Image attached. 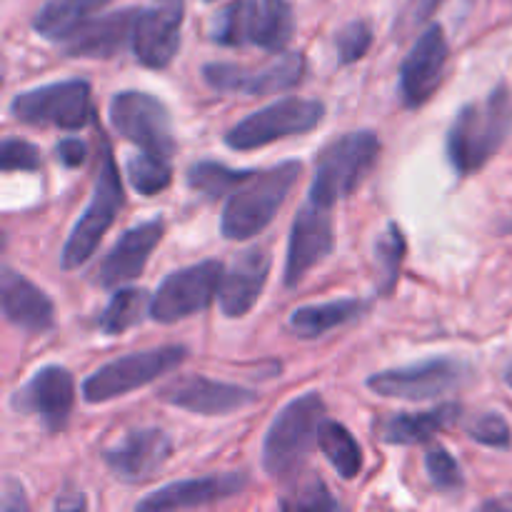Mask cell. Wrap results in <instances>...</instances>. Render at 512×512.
<instances>
[{"mask_svg":"<svg viewBox=\"0 0 512 512\" xmlns=\"http://www.w3.org/2000/svg\"><path fill=\"white\" fill-rule=\"evenodd\" d=\"M512 133V93L505 83L495 85L485 100L458 110L445 138V153L458 175L485 168Z\"/></svg>","mask_w":512,"mask_h":512,"instance_id":"6da1fadb","label":"cell"},{"mask_svg":"<svg viewBox=\"0 0 512 512\" xmlns=\"http://www.w3.org/2000/svg\"><path fill=\"white\" fill-rule=\"evenodd\" d=\"M300 173L303 163L298 160H285L268 170H255L240 188L230 193L220 218V233L228 240H248L263 233L278 215L280 205L288 200Z\"/></svg>","mask_w":512,"mask_h":512,"instance_id":"7a4b0ae2","label":"cell"},{"mask_svg":"<svg viewBox=\"0 0 512 512\" xmlns=\"http://www.w3.org/2000/svg\"><path fill=\"white\" fill-rule=\"evenodd\" d=\"M325 403L318 393H305L285 405L270 423L263 440V470L273 480H293L308 463Z\"/></svg>","mask_w":512,"mask_h":512,"instance_id":"3957f363","label":"cell"},{"mask_svg":"<svg viewBox=\"0 0 512 512\" xmlns=\"http://www.w3.org/2000/svg\"><path fill=\"white\" fill-rule=\"evenodd\" d=\"M98 143L100 155L98 170H95L93 198H90L88 208H85V213L80 215V220L75 223V228L70 230L68 240H65L63 253H60V265H63V270H75L83 263H88L90 255L95 253V248L100 245L103 235L108 233L110 225L115 223V218H118L120 208H123L125 203L118 165H115L113 160V148H110L103 130H100L98 135Z\"/></svg>","mask_w":512,"mask_h":512,"instance_id":"277c9868","label":"cell"},{"mask_svg":"<svg viewBox=\"0 0 512 512\" xmlns=\"http://www.w3.org/2000/svg\"><path fill=\"white\" fill-rule=\"evenodd\" d=\"M295 35V15L288 0H230L215 18L213 40L228 48H255L280 53Z\"/></svg>","mask_w":512,"mask_h":512,"instance_id":"5b68a950","label":"cell"},{"mask_svg":"<svg viewBox=\"0 0 512 512\" xmlns=\"http://www.w3.org/2000/svg\"><path fill=\"white\" fill-rule=\"evenodd\" d=\"M380 158V138L373 130H353L343 138L333 140L320 153L318 170L308 190L310 200L330 205L355 193L360 183L368 178Z\"/></svg>","mask_w":512,"mask_h":512,"instance_id":"8992f818","label":"cell"},{"mask_svg":"<svg viewBox=\"0 0 512 512\" xmlns=\"http://www.w3.org/2000/svg\"><path fill=\"white\" fill-rule=\"evenodd\" d=\"M188 358L185 345H163V348L140 350V353L123 355L110 363L100 365L95 373L83 380V400L85 403H108V400L123 398L133 390L145 388L160 375L170 373Z\"/></svg>","mask_w":512,"mask_h":512,"instance_id":"52a82bcc","label":"cell"},{"mask_svg":"<svg viewBox=\"0 0 512 512\" xmlns=\"http://www.w3.org/2000/svg\"><path fill=\"white\" fill-rule=\"evenodd\" d=\"M10 115L18 123L35 125V128L80 130L93 118L90 83L73 78L25 90L13 98Z\"/></svg>","mask_w":512,"mask_h":512,"instance_id":"ba28073f","label":"cell"},{"mask_svg":"<svg viewBox=\"0 0 512 512\" xmlns=\"http://www.w3.org/2000/svg\"><path fill=\"white\" fill-rule=\"evenodd\" d=\"M108 115L110 125L145 153L170 160L178 148L168 105L155 95L143 90H120L110 100Z\"/></svg>","mask_w":512,"mask_h":512,"instance_id":"9c48e42d","label":"cell"},{"mask_svg":"<svg viewBox=\"0 0 512 512\" xmlns=\"http://www.w3.org/2000/svg\"><path fill=\"white\" fill-rule=\"evenodd\" d=\"M325 105L308 98H283L248 115L225 133V145L233 150H255L290 135L310 133L323 120Z\"/></svg>","mask_w":512,"mask_h":512,"instance_id":"30bf717a","label":"cell"},{"mask_svg":"<svg viewBox=\"0 0 512 512\" xmlns=\"http://www.w3.org/2000/svg\"><path fill=\"white\" fill-rule=\"evenodd\" d=\"M223 275L225 268L220 260H203L165 275L150 303V318L155 323L170 325L200 313L218 295Z\"/></svg>","mask_w":512,"mask_h":512,"instance_id":"8fae6325","label":"cell"},{"mask_svg":"<svg viewBox=\"0 0 512 512\" xmlns=\"http://www.w3.org/2000/svg\"><path fill=\"white\" fill-rule=\"evenodd\" d=\"M308 60L303 53H283L265 65L205 63L203 80L218 93L268 95L285 93L303 83Z\"/></svg>","mask_w":512,"mask_h":512,"instance_id":"7c38bea8","label":"cell"},{"mask_svg":"<svg viewBox=\"0 0 512 512\" xmlns=\"http://www.w3.org/2000/svg\"><path fill=\"white\" fill-rule=\"evenodd\" d=\"M465 365L455 358H428L403 368L383 370L368 378V388L383 398L430 400L458 388Z\"/></svg>","mask_w":512,"mask_h":512,"instance_id":"4fadbf2b","label":"cell"},{"mask_svg":"<svg viewBox=\"0 0 512 512\" xmlns=\"http://www.w3.org/2000/svg\"><path fill=\"white\" fill-rule=\"evenodd\" d=\"M335 248L333 233V208L318 203V200H305L300 213L295 215V223L290 228L288 258H285V288H295L300 280L328 258Z\"/></svg>","mask_w":512,"mask_h":512,"instance_id":"5bb4252c","label":"cell"},{"mask_svg":"<svg viewBox=\"0 0 512 512\" xmlns=\"http://www.w3.org/2000/svg\"><path fill=\"white\" fill-rule=\"evenodd\" d=\"M75 403V380L60 365L40 368L23 388L13 393L15 413L35 415L50 433H60L68 425Z\"/></svg>","mask_w":512,"mask_h":512,"instance_id":"9a60e30c","label":"cell"},{"mask_svg":"<svg viewBox=\"0 0 512 512\" xmlns=\"http://www.w3.org/2000/svg\"><path fill=\"white\" fill-rule=\"evenodd\" d=\"M448 55L450 48L445 30L438 23L420 33L400 65V100L405 108H420L433 98L435 90L443 83Z\"/></svg>","mask_w":512,"mask_h":512,"instance_id":"2e32d148","label":"cell"},{"mask_svg":"<svg viewBox=\"0 0 512 512\" xmlns=\"http://www.w3.org/2000/svg\"><path fill=\"white\" fill-rule=\"evenodd\" d=\"M185 0H150L140 8L133 35V53L145 68L163 70L180 48Z\"/></svg>","mask_w":512,"mask_h":512,"instance_id":"e0dca14e","label":"cell"},{"mask_svg":"<svg viewBox=\"0 0 512 512\" xmlns=\"http://www.w3.org/2000/svg\"><path fill=\"white\" fill-rule=\"evenodd\" d=\"M173 455V440L160 428H135L113 448L103 450V463L123 483L155 478Z\"/></svg>","mask_w":512,"mask_h":512,"instance_id":"ac0fdd59","label":"cell"},{"mask_svg":"<svg viewBox=\"0 0 512 512\" xmlns=\"http://www.w3.org/2000/svg\"><path fill=\"white\" fill-rule=\"evenodd\" d=\"M158 398L163 403L183 408L195 415H230L235 410L250 408L258 403V393L240 388L233 383L200 378V375H185L160 388Z\"/></svg>","mask_w":512,"mask_h":512,"instance_id":"d6986e66","label":"cell"},{"mask_svg":"<svg viewBox=\"0 0 512 512\" xmlns=\"http://www.w3.org/2000/svg\"><path fill=\"white\" fill-rule=\"evenodd\" d=\"M165 223L160 218L145 220L133 225L118 238V243L110 248V253L100 260L93 273V283L100 288H118L128 280L138 278L148 265L155 245L163 240Z\"/></svg>","mask_w":512,"mask_h":512,"instance_id":"ffe728a7","label":"cell"},{"mask_svg":"<svg viewBox=\"0 0 512 512\" xmlns=\"http://www.w3.org/2000/svg\"><path fill=\"white\" fill-rule=\"evenodd\" d=\"M273 258L265 248H248L233 260L223 275L218 290V303L228 318H243L258 303L265 283H268Z\"/></svg>","mask_w":512,"mask_h":512,"instance_id":"44dd1931","label":"cell"},{"mask_svg":"<svg viewBox=\"0 0 512 512\" xmlns=\"http://www.w3.org/2000/svg\"><path fill=\"white\" fill-rule=\"evenodd\" d=\"M248 485L245 473H225L208 475V478L178 480L165 488L155 490L148 498L138 503V510H183V508H203V505L220 503V500L235 498L243 493Z\"/></svg>","mask_w":512,"mask_h":512,"instance_id":"7402d4cb","label":"cell"},{"mask_svg":"<svg viewBox=\"0 0 512 512\" xmlns=\"http://www.w3.org/2000/svg\"><path fill=\"white\" fill-rule=\"evenodd\" d=\"M140 8L113 10L100 18H90L75 35L63 43L70 58H113L125 45H133L135 23Z\"/></svg>","mask_w":512,"mask_h":512,"instance_id":"603a6c76","label":"cell"},{"mask_svg":"<svg viewBox=\"0 0 512 512\" xmlns=\"http://www.w3.org/2000/svg\"><path fill=\"white\" fill-rule=\"evenodd\" d=\"M0 305H3V315L15 328L28 330V333L53 330V300L13 268H3V275H0Z\"/></svg>","mask_w":512,"mask_h":512,"instance_id":"cb8c5ba5","label":"cell"},{"mask_svg":"<svg viewBox=\"0 0 512 512\" xmlns=\"http://www.w3.org/2000/svg\"><path fill=\"white\" fill-rule=\"evenodd\" d=\"M463 418V405L443 403L425 413H398L383 420L378 438L390 445H423Z\"/></svg>","mask_w":512,"mask_h":512,"instance_id":"d4e9b609","label":"cell"},{"mask_svg":"<svg viewBox=\"0 0 512 512\" xmlns=\"http://www.w3.org/2000/svg\"><path fill=\"white\" fill-rule=\"evenodd\" d=\"M108 3L113 0H45L35 13L33 30L40 38L65 43Z\"/></svg>","mask_w":512,"mask_h":512,"instance_id":"484cf974","label":"cell"},{"mask_svg":"<svg viewBox=\"0 0 512 512\" xmlns=\"http://www.w3.org/2000/svg\"><path fill=\"white\" fill-rule=\"evenodd\" d=\"M365 310L363 300L355 298H343V300H330V303L320 305H305V308H298L293 315H290V330L295 335L305 340L320 338V335L330 333L333 328H340V325L353 323L355 318H360Z\"/></svg>","mask_w":512,"mask_h":512,"instance_id":"4316f807","label":"cell"},{"mask_svg":"<svg viewBox=\"0 0 512 512\" xmlns=\"http://www.w3.org/2000/svg\"><path fill=\"white\" fill-rule=\"evenodd\" d=\"M318 445L340 478H358L360 468H363V450H360L358 440L353 438V433L343 423L323 420L318 430Z\"/></svg>","mask_w":512,"mask_h":512,"instance_id":"83f0119b","label":"cell"},{"mask_svg":"<svg viewBox=\"0 0 512 512\" xmlns=\"http://www.w3.org/2000/svg\"><path fill=\"white\" fill-rule=\"evenodd\" d=\"M150 303H153V298L143 288H120L105 305L103 313L98 315V328L105 335L125 333V330L143 323L145 315H150Z\"/></svg>","mask_w":512,"mask_h":512,"instance_id":"f1b7e54d","label":"cell"},{"mask_svg":"<svg viewBox=\"0 0 512 512\" xmlns=\"http://www.w3.org/2000/svg\"><path fill=\"white\" fill-rule=\"evenodd\" d=\"M253 173L255 170H238L228 168L225 163H215V160H200V163L190 165L185 180H188L195 193L205 195L210 200H220L223 195L240 188Z\"/></svg>","mask_w":512,"mask_h":512,"instance_id":"f546056e","label":"cell"},{"mask_svg":"<svg viewBox=\"0 0 512 512\" xmlns=\"http://www.w3.org/2000/svg\"><path fill=\"white\" fill-rule=\"evenodd\" d=\"M405 253H408V240H405L403 228L398 223H388V228L380 233L375 243V255H378V293L390 295L398 285L400 265H403Z\"/></svg>","mask_w":512,"mask_h":512,"instance_id":"4dcf8cb0","label":"cell"},{"mask_svg":"<svg viewBox=\"0 0 512 512\" xmlns=\"http://www.w3.org/2000/svg\"><path fill=\"white\" fill-rule=\"evenodd\" d=\"M128 180L135 193L140 195H158L170 188L173 183V168L168 158H160L153 153H138L128 160Z\"/></svg>","mask_w":512,"mask_h":512,"instance_id":"1f68e13d","label":"cell"},{"mask_svg":"<svg viewBox=\"0 0 512 512\" xmlns=\"http://www.w3.org/2000/svg\"><path fill=\"white\" fill-rule=\"evenodd\" d=\"M280 508L285 510H338L340 503L330 495L328 485L320 478L310 475L308 480H300L293 485L290 493L280 498Z\"/></svg>","mask_w":512,"mask_h":512,"instance_id":"d6a6232c","label":"cell"},{"mask_svg":"<svg viewBox=\"0 0 512 512\" xmlns=\"http://www.w3.org/2000/svg\"><path fill=\"white\" fill-rule=\"evenodd\" d=\"M425 470H428L430 483L438 490H445V493H453V490H460L465 485L463 470H460L458 460L448 453V448L443 445H433V448L425 453Z\"/></svg>","mask_w":512,"mask_h":512,"instance_id":"836d02e7","label":"cell"},{"mask_svg":"<svg viewBox=\"0 0 512 512\" xmlns=\"http://www.w3.org/2000/svg\"><path fill=\"white\" fill-rule=\"evenodd\" d=\"M373 45V28L368 20H353L345 28H340L338 38H335V48H338V63L353 65L363 58Z\"/></svg>","mask_w":512,"mask_h":512,"instance_id":"e575fe53","label":"cell"},{"mask_svg":"<svg viewBox=\"0 0 512 512\" xmlns=\"http://www.w3.org/2000/svg\"><path fill=\"white\" fill-rule=\"evenodd\" d=\"M0 168L3 173H13V170L35 173L40 168L38 148L23 138H5L0 145Z\"/></svg>","mask_w":512,"mask_h":512,"instance_id":"d590c367","label":"cell"},{"mask_svg":"<svg viewBox=\"0 0 512 512\" xmlns=\"http://www.w3.org/2000/svg\"><path fill=\"white\" fill-rule=\"evenodd\" d=\"M470 438L480 445H488V448H510L512 445V433L510 425L503 415L498 413H485L470 425Z\"/></svg>","mask_w":512,"mask_h":512,"instance_id":"8d00e7d4","label":"cell"},{"mask_svg":"<svg viewBox=\"0 0 512 512\" xmlns=\"http://www.w3.org/2000/svg\"><path fill=\"white\" fill-rule=\"evenodd\" d=\"M55 158L65 168H80L85 163V158H88V145L80 138H63L55 145Z\"/></svg>","mask_w":512,"mask_h":512,"instance_id":"74e56055","label":"cell"},{"mask_svg":"<svg viewBox=\"0 0 512 512\" xmlns=\"http://www.w3.org/2000/svg\"><path fill=\"white\" fill-rule=\"evenodd\" d=\"M440 3H443V0H413L410 8L405 10L403 28H415V25H420L423 20H428L430 15L440 8Z\"/></svg>","mask_w":512,"mask_h":512,"instance_id":"f35d334b","label":"cell"},{"mask_svg":"<svg viewBox=\"0 0 512 512\" xmlns=\"http://www.w3.org/2000/svg\"><path fill=\"white\" fill-rule=\"evenodd\" d=\"M3 510H28V500H25L23 485L15 483V480H5V493L3 503H0Z\"/></svg>","mask_w":512,"mask_h":512,"instance_id":"ab89813d","label":"cell"},{"mask_svg":"<svg viewBox=\"0 0 512 512\" xmlns=\"http://www.w3.org/2000/svg\"><path fill=\"white\" fill-rule=\"evenodd\" d=\"M55 508L58 510H68V508H85V498L83 493H73V498H65V493L55 500Z\"/></svg>","mask_w":512,"mask_h":512,"instance_id":"60d3db41","label":"cell"},{"mask_svg":"<svg viewBox=\"0 0 512 512\" xmlns=\"http://www.w3.org/2000/svg\"><path fill=\"white\" fill-rule=\"evenodd\" d=\"M505 383H508L510 388H512V365H510L508 370H505Z\"/></svg>","mask_w":512,"mask_h":512,"instance_id":"b9f144b4","label":"cell"},{"mask_svg":"<svg viewBox=\"0 0 512 512\" xmlns=\"http://www.w3.org/2000/svg\"><path fill=\"white\" fill-rule=\"evenodd\" d=\"M205 3H213V0H205Z\"/></svg>","mask_w":512,"mask_h":512,"instance_id":"7bdbcfd3","label":"cell"}]
</instances>
